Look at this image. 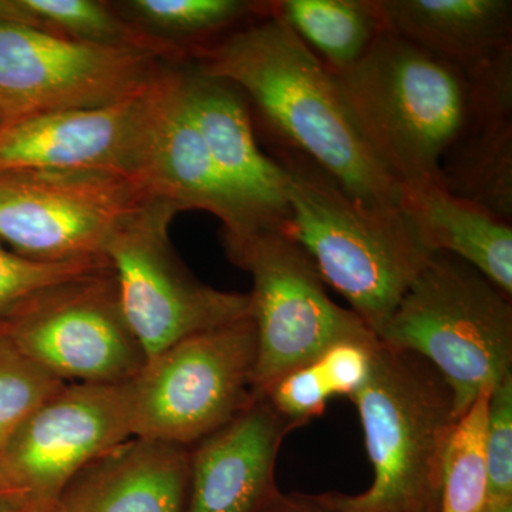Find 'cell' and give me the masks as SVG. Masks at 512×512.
<instances>
[{"label": "cell", "instance_id": "e0dca14e", "mask_svg": "<svg viewBox=\"0 0 512 512\" xmlns=\"http://www.w3.org/2000/svg\"><path fill=\"white\" fill-rule=\"evenodd\" d=\"M383 32L456 67L468 79L512 63L511 0H372Z\"/></svg>", "mask_w": 512, "mask_h": 512}, {"label": "cell", "instance_id": "44dd1931", "mask_svg": "<svg viewBox=\"0 0 512 512\" xmlns=\"http://www.w3.org/2000/svg\"><path fill=\"white\" fill-rule=\"evenodd\" d=\"M271 10L333 74L359 62L383 32L372 0H276Z\"/></svg>", "mask_w": 512, "mask_h": 512}, {"label": "cell", "instance_id": "d6a6232c", "mask_svg": "<svg viewBox=\"0 0 512 512\" xmlns=\"http://www.w3.org/2000/svg\"><path fill=\"white\" fill-rule=\"evenodd\" d=\"M0 495H19L16 493L15 488L9 483L2 468H0Z\"/></svg>", "mask_w": 512, "mask_h": 512}, {"label": "cell", "instance_id": "83f0119b", "mask_svg": "<svg viewBox=\"0 0 512 512\" xmlns=\"http://www.w3.org/2000/svg\"><path fill=\"white\" fill-rule=\"evenodd\" d=\"M379 340H343L330 346L316 360L333 396H353L367 382L372 370L373 350Z\"/></svg>", "mask_w": 512, "mask_h": 512}, {"label": "cell", "instance_id": "1f68e13d", "mask_svg": "<svg viewBox=\"0 0 512 512\" xmlns=\"http://www.w3.org/2000/svg\"><path fill=\"white\" fill-rule=\"evenodd\" d=\"M481 512H512V500H485Z\"/></svg>", "mask_w": 512, "mask_h": 512}, {"label": "cell", "instance_id": "d6986e66", "mask_svg": "<svg viewBox=\"0 0 512 512\" xmlns=\"http://www.w3.org/2000/svg\"><path fill=\"white\" fill-rule=\"evenodd\" d=\"M473 86V113L441 160L439 184L512 224V80Z\"/></svg>", "mask_w": 512, "mask_h": 512}, {"label": "cell", "instance_id": "7c38bea8", "mask_svg": "<svg viewBox=\"0 0 512 512\" xmlns=\"http://www.w3.org/2000/svg\"><path fill=\"white\" fill-rule=\"evenodd\" d=\"M130 382L66 383L30 414L0 453L20 497L50 511L80 470L134 437Z\"/></svg>", "mask_w": 512, "mask_h": 512}, {"label": "cell", "instance_id": "8992f818", "mask_svg": "<svg viewBox=\"0 0 512 512\" xmlns=\"http://www.w3.org/2000/svg\"><path fill=\"white\" fill-rule=\"evenodd\" d=\"M251 316L180 340L147 360L131 386L133 436L190 448L259 396Z\"/></svg>", "mask_w": 512, "mask_h": 512}, {"label": "cell", "instance_id": "cb8c5ba5", "mask_svg": "<svg viewBox=\"0 0 512 512\" xmlns=\"http://www.w3.org/2000/svg\"><path fill=\"white\" fill-rule=\"evenodd\" d=\"M64 384L26 356L0 320V453L30 414Z\"/></svg>", "mask_w": 512, "mask_h": 512}, {"label": "cell", "instance_id": "ac0fdd59", "mask_svg": "<svg viewBox=\"0 0 512 512\" xmlns=\"http://www.w3.org/2000/svg\"><path fill=\"white\" fill-rule=\"evenodd\" d=\"M190 448L130 437L87 464L49 512H184Z\"/></svg>", "mask_w": 512, "mask_h": 512}, {"label": "cell", "instance_id": "9a60e30c", "mask_svg": "<svg viewBox=\"0 0 512 512\" xmlns=\"http://www.w3.org/2000/svg\"><path fill=\"white\" fill-rule=\"evenodd\" d=\"M137 184L178 211L198 210L224 225L222 237L256 234L254 222L212 163L181 96L178 69L163 66L156 80L153 119Z\"/></svg>", "mask_w": 512, "mask_h": 512}, {"label": "cell", "instance_id": "8fae6325", "mask_svg": "<svg viewBox=\"0 0 512 512\" xmlns=\"http://www.w3.org/2000/svg\"><path fill=\"white\" fill-rule=\"evenodd\" d=\"M161 59L147 50L0 23V114L10 121L116 103L150 83L163 67Z\"/></svg>", "mask_w": 512, "mask_h": 512}, {"label": "cell", "instance_id": "52a82bcc", "mask_svg": "<svg viewBox=\"0 0 512 512\" xmlns=\"http://www.w3.org/2000/svg\"><path fill=\"white\" fill-rule=\"evenodd\" d=\"M222 242L228 258L252 278L249 316L258 345V394L336 343L377 339L355 312L332 301L311 258L282 229L222 237Z\"/></svg>", "mask_w": 512, "mask_h": 512}, {"label": "cell", "instance_id": "f1b7e54d", "mask_svg": "<svg viewBox=\"0 0 512 512\" xmlns=\"http://www.w3.org/2000/svg\"><path fill=\"white\" fill-rule=\"evenodd\" d=\"M261 512H338L326 503L323 495L278 494Z\"/></svg>", "mask_w": 512, "mask_h": 512}, {"label": "cell", "instance_id": "4316f807", "mask_svg": "<svg viewBox=\"0 0 512 512\" xmlns=\"http://www.w3.org/2000/svg\"><path fill=\"white\" fill-rule=\"evenodd\" d=\"M262 396L293 429H299L325 413L333 393L315 360L279 377Z\"/></svg>", "mask_w": 512, "mask_h": 512}, {"label": "cell", "instance_id": "e575fe53", "mask_svg": "<svg viewBox=\"0 0 512 512\" xmlns=\"http://www.w3.org/2000/svg\"><path fill=\"white\" fill-rule=\"evenodd\" d=\"M36 512H49V511H46V510H39V511H36Z\"/></svg>", "mask_w": 512, "mask_h": 512}, {"label": "cell", "instance_id": "5b68a950", "mask_svg": "<svg viewBox=\"0 0 512 512\" xmlns=\"http://www.w3.org/2000/svg\"><path fill=\"white\" fill-rule=\"evenodd\" d=\"M377 340L429 362L451 387L458 420L512 375V301L463 259L434 252Z\"/></svg>", "mask_w": 512, "mask_h": 512}, {"label": "cell", "instance_id": "ba28073f", "mask_svg": "<svg viewBox=\"0 0 512 512\" xmlns=\"http://www.w3.org/2000/svg\"><path fill=\"white\" fill-rule=\"evenodd\" d=\"M173 204L147 198L114 229L104 249L121 308L147 360L204 330L249 316L248 293L202 284L175 255Z\"/></svg>", "mask_w": 512, "mask_h": 512}, {"label": "cell", "instance_id": "3957f363", "mask_svg": "<svg viewBox=\"0 0 512 512\" xmlns=\"http://www.w3.org/2000/svg\"><path fill=\"white\" fill-rule=\"evenodd\" d=\"M373 156L400 187L439 184L440 164L466 128L474 86L466 74L392 33L333 74Z\"/></svg>", "mask_w": 512, "mask_h": 512}, {"label": "cell", "instance_id": "4fadbf2b", "mask_svg": "<svg viewBox=\"0 0 512 512\" xmlns=\"http://www.w3.org/2000/svg\"><path fill=\"white\" fill-rule=\"evenodd\" d=\"M158 73L137 93L107 106L5 121L0 127V171H101L137 183Z\"/></svg>", "mask_w": 512, "mask_h": 512}, {"label": "cell", "instance_id": "4dcf8cb0", "mask_svg": "<svg viewBox=\"0 0 512 512\" xmlns=\"http://www.w3.org/2000/svg\"><path fill=\"white\" fill-rule=\"evenodd\" d=\"M39 510H43V508L37 507L20 495H0V512H36Z\"/></svg>", "mask_w": 512, "mask_h": 512}, {"label": "cell", "instance_id": "ffe728a7", "mask_svg": "<svg viewBox=\"0 0 512 512\" xmlns=\"http://www.w3.org/2000/svg\"><path fill=\"white\" fill-rule=\"evenodd\" d=\"M400 210L431 252L463 259L512 296V224L437 183L400 187Z\"/></svg>", "mask_w": 512, "mask_h": 512}, {"label": "cell", "instance_id": "9c48e42d", "mask_svg": "<svg viewBox=\"0 0 512 512\" xmlns=\"http://www.w3.org/2000/svg\"><path fill=\"white\" fill-rule=\"evenodd\" d=\"M0 320L26 356L66 383H126L147 363L111 268L36 293Z\"/></svg>", "mask_w": 512, "mask_h": 512}, {"label": "cell", "instance_id": "277c9868", "mask_svg": "<svg viewBox=\"0 0 512 512\" xmlns=\"http://www.w3.org/2000/svg\"><path fill=\"white\" fill-rule=\"evenodd\" d=\"M373 481L357 495L323 494L338 512H440L444 454L458 416L446 379L426 360L377 342L352 397Z\"/></svg>", "mask_w": 512, "mask_h": 512}, {"label": "cell", "instance_id": "484cf974", "mask_svg": "<svg viewBox=\"0 0 512 512\" xmlns=\"http://www.w3.org/2000/svg\"><path fill=\"white\" fill-rule=\"evenodd\" d=\"M487 500H512V375L498 383L488 402Z\"/></svg>", "mask_w": 512, "mask_h": 512}, {"label": "cell", "instance_id": "7a4b0ae2", "mask_svg": "<svg viewBox=\"0 0 512 512\" xmlns=\"http://www.w3.org/2000/svg\"><path fill=\"white\" fill-rule=\"evenodd\" d=\"M272 157L286 174L289 220L282 231L377 336L434 252L400 207L356 200L308 157L282 144Z\"/></svg>", "mask_w": 512, "mask_h": 512}, {"label": "cell", "instance_id": "f546056e", "mask_svg": "<svg viewBox=\"0 0 512 512\" xmlns=\"http://www.w3.org/2000/svg\"><path fill=\"white\" fill-rule=\"evenodd\" d=\"M0 23L32 28V20H30L25 0H0Z\"/></svg>", "mask_w": 512, "mask_h": 512}, {"label": "cell", "instance_id": "7402d4cb", "mask_svg": "<svg viewBox=\"0 0 512 512\" xmlns=\"http://www.w3.org/2000/svg\"><path fill=\"white\" fill-rule=\"evenodd\" d=\"M120 9L124 19L164 46L183 55L175 43L194 42V50L271 10L269 2L249 0H130Z\"/></svg>", "mask_w": 512, "mask_h": 512}, {"label": "cell", "instance_id": "5bb4252c", "mask_svg": "<svg viewBox=\"0 0 512 512\" xmlns=\"http://www.w3.org/2000/svg\"><path fill=\"white\" fill-rule=\"evenodd\" d=\"M178 82L212 163L256 231L284 229L289 220L286 174L281 164L259 147L244 94L194 66L178 69Z\"/></svg>", "mask_w": 512, "mask_h": 512}, {"label": "cell", "instance_id": "d4e9b609", "mask_svg": "<svg viewBox=\"0 0 512 512\" xmlns=\"http://www.w3.org/2000/svg\"><path fill=\"white\" fill-rule=\"evenodd\" d=\"M110 268L104 259L46 262L26 258L0 242V319L52 286Z\"/></svg>", "mask_w": 512, "mask_h": 512}, {"label": "cell", "instance_id": "603a6c76", "mask_svg": "<svg viewBox=\"0 0 512 512\" xmlns=\"http://www.w3.org/2000/svg\"><path fill=\"white\" fill-rule=\"evenodd\" d=\"M493 390H484L457 421L441 470L440 512H481L487 500L485 461L488 402Z\"/></svg>", "mask_w": 512, "mask_h": 512}, {"label": "cell", "instance_id": "2e32d148", "mask_svg": "<svg viewBox=\"0 0 512 512\" xmlns=\"http://www.w3.org/2000/svg\"><path fill=\"white\" fill-rule=\"evenodd\" d=\"M293 427L258 397L222 429L190 448L184 512H261L279 493L276 458Z\"/></svg>", "mask_w": 512, "mask_h": 512}, {"label": "cell", "instance_id": "30bf717a", "mask_svg": "<svg viewBox=\"0 0 512 512\" xmlns=\"http://www.w3.org/2000/svg\"><path fill=\"white\" fill-rule=\"evenodd\" d=\"M147 198L120 174L0 171V242L36 261H107L114 229Z\"/></svg>", "mask_w": 512, "mask_h": 512}, {"label": "cell", "instance_id": "836d02e7", "mask_svg": "<svg viewBox=\"0 0 512 512\" xmlns=\"http://www.w3.org/2000/svg\"><path fill=\"white\" fill-rule=\"evenodd\" d=\"M3 123H5V119H3L2 114H0V127L3 126Z\"/></svg>", "mask_w": 512, "mask_h": 512}, {"label": "cell", "instance_id": "6da1fadb", "mask_svg": "<svg viewBox=\"0 0 512 512\" xmlns=\"http://www.w3.org/2000/svg\"><path fill=\"white\" fill-rule=\"evenodd\" d=\"M194 56V67L254 104L278 144L308 157L356 200L400 207V185L363 140L335 76L272 10Z\"/></svg>", "mask_w": 512, "mask_h": 512}]
</instances>
